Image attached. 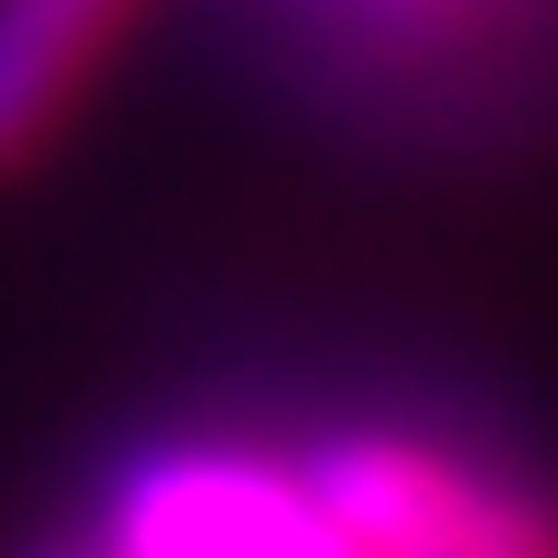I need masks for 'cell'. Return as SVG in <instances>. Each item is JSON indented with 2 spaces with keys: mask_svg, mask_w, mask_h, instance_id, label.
Listing matches in <instances>:
<instances>
[{
  "mask_svg": "<svg viewBox=\"0 0 558 558\" xmlns=\"http://www.w3.org/2000/svg\"><path fill=\"white\" fill-rule=\"evenodd\" d=\"M108 558H353L333 510L294 461L245 441H147L108 471L98 530Z\"/></svg>",
  "mask_w": 558,
  "mask_h": 558,
  "instance_id": "obj_2",
  "label": "cell"
},
{
  "mask_svg": "<svg viewBox=\"0 0 558 558\" xmlns=\"http://www.w3.org/2000/svg\"><path fill=\"white\" fill-rule=\"evenodd\" d=\"M353 558H558V490L412 422H333L294 451Z\"/></svg>",
  "mask_w": 558,
  "mask_h": 558,
  "instance_id": "obj_1",
  "label": "cell"
},
{
  "mask_svg": "<svg viewBox=\"0 0 558 558\" xmlns=\"http://www.w3.org/2000/svg\"><path fill=\"white\" fill-rule=\"evenodd\" d=\"M29 558H108L98 539H49V549H29Z\"/></svg>",
  "mask_w": 558,
  "mask_h": 558,
  "instance_id": "obj_4",
  "label": "cell"
},
{
  "mask_svg": "<svg viewBox=\"0 0 558 558\" xmlns=\"http://www.w3.org/2000/svg\"><path fill=\"white\" fill-rule=\"evenodd\" d=\"M128 10L137 0H0V177L59 137Z\"/></svg>",
  "mask_w": 558,
  "mask_h": 558,
  "instance_id": "obj_3",
  "label": "cell"
}]
</instances>
